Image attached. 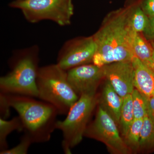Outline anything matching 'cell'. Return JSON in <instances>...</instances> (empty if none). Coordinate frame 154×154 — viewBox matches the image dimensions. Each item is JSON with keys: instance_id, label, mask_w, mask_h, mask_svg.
<instances>
[{"instance_id": "cell-9", "label": "cell", "mask_w": 154, "mask_h": 154, "mask_svg": "<svg viewBox=\"0 0 154 154\" xmlns=\"http://www.w3.org/2000/svg\"><path fill=\"white\" fill-rule=\"evenodd\" d=\"M66 72L69 82L79 97L83 94H96L99 84L105 79L102 67L93 63L75 67Z\"/></svg>"}, {"instance_id": "cell-3", "label": "cell", "mask_w": 154, "mask_h": 154, "mask_svg": "<svg viewBox=\"0 0 154 154\" xmlns=\"http://www.w3.org/2000/svg\"><path fill=\"white\" fill-rule=\"evenodd\" d=\"M36 46L17 52L11 60V70L0 78L1 93L38 97L36 80L38 70Z\"/></svg>"}, {"instance_id": "cell-16", "label": "cell", "mask_w": 154, "mask_h": 154, "mask_svg": "<svg viewBox=\"0 0 154 154\" xmlns=\"http://www.w3.org/2000/svg\"><path fill=\"white\" fill-rule=\"evenodd\" d=\"M134 120L132 96L131 94H130L123 98L118 125L119 131L123 138L126 134Z\"/></svg>"}, {"instance_id": "cell-15", "label": "cell", "mask_w": 154, "mask_h": 154, "mask_svg": "<svg viewBox=\"0 0 154 154\" xmlns=\"http://www.w3.org/2000/svg\"><path fill=\"white\" fill-rule=\"evenodd\" d=\"M154 150V121L146 116L141 130L139 152H147Z\"/></svg>"}, {"instance_id": "cell-2", "label": "cell", "mask_w": 154, "mask_h": 154, "mask_svg": "<svg viewBox=\"0 0 154 154\" xmlns=\"http://www.w3.org/2000/svg\"><path fill=\"white\" fill-rule=\"evenodd\" d=\"M4 94L10 106L19 114L23 131L33 143L49 141L56 129L57 117L59 115L55 107L31 96Z\"/></svg>"}, {"instance_id": "cell-6", "label": "cell", "mask_w": 154, "mask_h": 154, "mask_svg": "<svg viewBox=\"0 0 154 154\" xmlns=\"http://www.w3.org/2000/svg\"><path fill=\"white\" fill-rule=\"evenodd\" d=\"M9 6L21 10L30 23L49 20L61 26L70 25L74 11L72 0H14Z\"/></svg>"}, {"instance_id": "cell-22", "label": "cell", "mask_w": 154, "mask_h": 154, "mask_svg": "<svg viewBox=\"0 0 154 154\" xmlns=\"http://www.w3.org/2000/svg\"><path fill=\"white\" fill-rule=\"evenodd\" d=\"M147 25L142 33L147 40L154 39V15L149 16Z\"/></svg>"}, {"instance_id": "cell-5", "label": "cell", "mask_w": 154, "mask_h": 154, "mask_svg": "<svg viewBox=\"0 0 154 154\" xmlns=\"http://www.w3.org/2000/svg\"><path fill=\"white\" fill-rule=\"evenodd\" d=\"M96 94H83L69 110L66 118L57 120L56 129L62 132V146L64 153L71 154V150L81 142L93 111L98 104Z\"/></svg>"}, {"instance_id": "cell-20", "label": "cell", "mask_w": 154, "mask_h": 154, "mask_svg": "<svg viewBox=\"0 0 154 154\" xmlns=\"http://www.w3.org/2000/svg\"><path fill=\"white\" fill-rule=\"evenodd\" d=\"M33 142L28 135L25 134L22 137L20 143L13 148L8 149L0 152L1 154H26L28 149Z\"/></svg>"}, {"instance_id": "cell-19", "label": "cell", "mask_w": 154, "mask_h": 154, "mask_svg": "<svg viewBox=\"0 0 154 154\" xmlns=\"http://www.w3.org/2000/svg\"><path fill=\"white\" fill-rule=\"evenodd\" d=\"M134 119H143L147 115V105L145 97L137 89L131 94Z\"/></svg>"}, {"instance_id": "cell-14", "label": "cell", "mask_w": 154, "mask_h": 154, "mask_svg": "<svg viewBox=\"0 0 154 154\" xmlns=\"http://www.w3.org/2000/svg\"><path fill=\"white\" fill-rule=\"evenodd\" d=\"M140 0H127L129 8L130 23L135 33H143L148 22V17L143 11L140 5Z\"/></svg>"}, {"instance_id": "cell-11", "label": "cell", "mask_w": 154, "mask_h": 154, "mask_svg": "<svg viewBox=\"0 0 154 154\" xmlns=\"http://www.w3.org/2000/svg\"><path fill=\"white\" fill-rule=\"evenodd\" d=\"M106 81L100 96L98 97V104L119 125L123 98L115 91L108 81Z\"/></svg>"}, {"instance_id": "cell-7", "label": "cell", "mask_w": 154, "mask_h": 154, "mask_svg": "<svg viewBox=\"0 0 154 154\" xmlns=\"http://www.w3.org/2000/svg\"><path fill=\"white\" fill-rule=\"evenodd\" d=\"M118 128L115 120L99 106L95 119L88 124L84 136L103 143L112 154L131 153Z\"/></svg>"}, {"instance_id": "cell-24", "label": "cell", "mask_w": 154, "mask_h": 154, "mask_svg": "<svg viewBox=\"0 0 154 154\" xmlns=\"http://www.w3.org/2000/svg\"><path fill=\"white\" fill-rule=\"evenodd\" d=\"M147 105V115L154 121V95L146 97Z\"/></svg>"}, {"instance_id": "cell-18", "label": "cell", "mask_w": 154, "mask_h": 154, "mask_svg": "<svg viewBox=\"0 0 154 154\" xmlns=\"http://www.w3.org/2000/svg\"><path fill=\"white\" fill-rule=\"evenodd\" d=\"M143 123V119H134L123 137L125 142L131 153L139 152L140 131Z\"/></svg>"}, {"instance_id": "cell-21", "label": "cell", "mask_w": 154, "mask_h": 154, "mask_svg": "<svg viewBox=\"0 0 154 154\" xmlns=\"http://www.w3.org/2000/svg\"><path fill=\"white\" fill-rule=\"evenodd\" d=\"M0 107L1 118L7 119L10 116V108L8 102L7 101L5 94L1 93L0 94Z\"/></svg>"}, {"instance_id": "cell-12", "label": "cell", "mask_w": 154, "mask_h": 154, "mask_svg": "<svg viewBox=\"0 0 154 154\" xmlns=\"http://www.w3.org/2000/svg\"><path fill=\"white\" fill-rule=\"evenodd\" d=\"M134 68L135 89L146 96L154 95V70L134 57L132 60Z\"/></svg>"}, {"instance_id": "cell-13", "label": "cell", "mask_w": 154, "mask_h": 154, "mask_svg": "<svg viewBox=\"0 0 154 154\" xmlns=\"http://www.w3.org/2000/svg\"><path fill=\"white\" fill-rule=\"evenodd\" d=\"M133 50L134 54L144 64L153 70V48L142 33H137L135 37Z\"/></svg>"}, {"instance_id": "cell-23", "label": "cell", "mask_w": 154, "mask_h": 154, "mask_svg": "<svg viewBox=\"0 0 154 154\" xmlns=\"http://www.w3.org/2000/svg\"><path fill=\"white\" fill-rule=\"evenodd\" d=\"M140 5L148 17L154 15V0H140Z\"/></svg>"}, {"instance_id": "cell-10", "label": "cell", "mask_w": 154, "mask_h": 154, "mask_svg": "<svg viewBox=\"0 0 154 154\" xmlns=\"http://www.w3.org/2000/svg\"><path fill=\"white\" fill-rule=\"evenodd\" d=\"M102 67L105 79L121 97L124 98L132 94L134 89L132 60L116 62Z\"/></svg>"}, {"instance_id": "cell-25", "label": "cell", "mask_w": 154, "mask_h": 154, "mask_svg": "<svg viewBox=\"0 0 154 154\" xmlns=\"http://www.w3.org/2000/svg\"><path fill=\"white\" fill-rule=\"evenodd\" d=\"M151 44L152 47L153 48V57H152V61H153V69L154 70V42H152Z\"/></svg>"}, {"instance_id": "cell-8", "label": "cell", "mask_w": 154, "mask_h": 154, "mask_svg": "<svg viewBox=\"0 0 154 154\" xmlns=\"http://www.w3.org/2000/svg\"><path fill=\"white\" fill-rule=\"evenodd\" d=\"M96 51L93 36L80 37L67 41L59 52L57 64L66 71L93 63Z\"/></svg>"}, {"instance_id": "cell-4", "label": "cell", "mask_w": 154, "mask_h": 154, "mask_svg": "<svg viewBox=\"0 0 154 154\" xmlns=\"http://www.w3.org/2000/svg\"><path fill=\"white\" fill-rule=\"evenodd\" d=\"M38 98L55 107L59 115H66L79 98L70 85L66 71L57 64L41 67L36 80Z\"/></svg>"}, {"instance_id": "cell-1", "label": "cell", "mask_w": 154, "mask_h": 154, "mask_svg": "<svg viewBox=\"0 0 154 154\" xmlns=\"http://www.w3.org/2000/svg\"><path fill=\"white\" fill-rule=\"evenodd\" d=\"M129 8L110 12L94 35L96 51L93 63L102 67L116 62L131 61L134 57L133 45L137 33L133 30L129 19Z\"/></svg>"}, {"instance_id": "cell-17", "label": "cell", "mask_w": 154, "mask_h": 154, "mask_svg": "<svg viewBox=\"0 0 154 154\" xmlns=\"http://www.w3.org/2000/svg\"><path fill=\"white\" fill-rule=\"evenodd\" d=\"M15 130L23 131L22 122L19 116L9 120L0 118V152L8 149L7 137Z\"/></svg>"}]
</instances>
